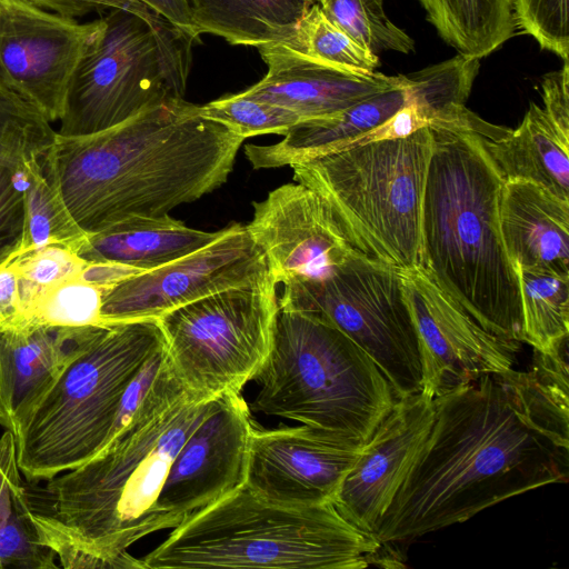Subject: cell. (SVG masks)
<instances>
[{
    "label": "cell",
    "instance_id": "6da1fadb",
    "mask_svg": "<svg viewBox=\"0 0 569 569\" xmlns=\"http://www.w3.org/2000/svg\"><path fill=\"white\" fill-rule=\"evenodd\" d=\"M569 479L568 340L526 371L489 373L433 399V421L373 537L385 547L465 522Z\"/></svg>",
    "mask_w": 569,
    "mask_h": 569
},
{
    "label": "cell",
    "instance_id": "7a4b0ae2",
    "mask_svg": "<svg viewBox=\"0 0 569 569\" xmlns=\"http://www.w3.org/2000/svg\"><path fill=\"white\" fill-rule=\"evenodd\" d=\"M219 401L181 386L166 352L139 406L97 456L48 480H24L27 515L60 567L142 569L127 549L159 531L156 502L170 465Z\"/></svg>",
    "mask_w": 569,
    "mask_h": 569
},
{
    "label": "cell",
    "instance_id": "3957f363",
    "mask_svg": "<svg viewBox=\"0 0 569 569\" xmlns=\"http://www.w3.org/2000/svg\"><path fill=\"white\" fill-rule=\"evenodd\" d=\"M244 139L176 99L93 134H57L42 164L91 233L131 217L169 214L212 192L227 182Z\"/></svg>",
    "mask_w": 569,
    "mask_h": 569
},
{
    "label": "cell",
    "instance_id": "277c9868",
    "mask_svg": "<svg viewBox=\"0 0 569 569\" xmlns=\"http://www.w3.org/2000/svg\"><path fill=\"white\" fill-rule=\"evenodd\" d=\"M429 128L420 267L487 331L522 342L519 277L499 222L505 178L486 147L508 128L477 114Z\"/></svg>",
    "mask_w": 569,
    "mask_h": 569
},
{
    "label": "cell",
    "instance_id": "5b68a950",
    "mask_svg": "<svg viewBox=\"0 0 569 569\" xmlns=\"http://www.w3.org/2000/svg\"><path fill=\"white\" fill-rule=\"evenodd\" d=\"M386 549L333 503L287 506L242 486L194 512L156 549L142 569H361Z\"/></svg>",
    "mask_w": 569,
    "mask_h": 569
},
{
    "label": "cell",
    "instance_id": "8992f818",
    "mask_svg": "<svg viewBox=\"0 0 569 569\" xmlns=\"http://www.w3.org/2000/svg\"><path fill=\"white\" fill-rule=\"evenodd\" d=\"M254 412L298 421L361 449L398 397L375 361L328 320L279 308L253 379Z\"/></svg>",
    "mask_w": 569,
    "mask_h": 569
},
{
    "label": "cell",
    "instance_id": "52a82bcc",
    "mask_svg": "<svg viewBox=\"0 0 569 569\" xmlns=\"http://www.w3.org/2000/svg\"><path fill=\"white\" fill-rule=\"evenodd\" d=\"M164 346L158 319L97 326L12 430L24 480H48L97 456L129 386Z\"/></svg>",
    "mask_w": 569,
    "mask_h": 569
},
{
    "label": "cell",
    "instance_id": "ba28073f",
    "mask_svg": "<svg viewBox=\"0 0 569 569\" xmlns=\"http://www.w3.org/2000/svg\"><path fill=\"white\" fill-rule=\"evenodd\" d=\"M431 151L428 126L291 168L293 180L325 201L353 248L410 269L421 263V213Z\"/></svg>",
    "mask_w": 569,
    "mask_h": 569
},
{
    "label": "cell",
    "instance_id": "9c48e42d",
    "mask_svg": "<svg viewBox=\"0 0 569 569\" xmlns=\"http://www.w3.org/2000/svg\"><path fill=\"white\" fill-rule=\"evenodd\" d=\"M101 21L70 79L58 136L93 134L183 99L197 39L134 0Z\"/></svg>",
    "mask_w": 569,
    "mask_h": 569
},
{
    "label": "cell",
    "instance_id": "30bf717a",
    "mask_svg": "<svg viewBox=\"0 0 569 569\" xmlns=\"http://www.w3.org/2000/svg\"><path fill=\"white\" fill-rule=\"evenodd\" d=\"M272 278L229 288L178 307L158 321L167 362L191 395H239L266 359L279 310Z\"/></svg>",
    "mask_w": 569,
    "mask_h": 569
},
{
    "label": "cell",
    "instance_id": "8fae6325",
    "mask_svg": "<svg viewBox=\"0 0 569 569\" xmlns=\"http://www.w3.org/2000/svg\"><path fill=\"white\" fill-rule=\"evenodd\" d=\"M399 268L356 250L327 277L281 287L279 308L317 315L379 367L398 399L422 391L419 339Z\"/></svg>",
    "mask_w": 569,
    "mask_h": 569
},
{
    "label": "cell",
    "instance_id": "7c38bea8",
    "mask_svg": "<svg viewBox=\"0 0 569 569\" xmlns=\"http://www.w3.org/2000/svg\"><path fill=\"white\" fill-rule=\"evenodd\" d=\"M269 278L262 250L244 226L231 223L212 243L104 289L102 322L159 319L212 293L257 284Z\"/></svg>",
    "mask_w": 569,
    "mask_h": 569
},
{
    "label": "cell",
    "instance_id": "4fadbf2b",
    "mask_svg": "<svg viewBox=\"0 0 569 569\" xmlns=\"http://www.w3.org/2000/svg\"><path fill=\"white\" fill-rule=\"evenodd\" d=\"M399 272L419 339L422 392L435 399L513 368L520 342L487 331L421 267Z\"/></svg>",
    "mask_w": 569,
    "mask_h": 569
},
{
    "label": "cell",
    "instance_id": "5bb4252c",
    "mask_svg": "<svg viewBox=\"0 0 569 569\" xmlns=\"http://www.w3.org/2000/svg\"><path fill=\"white\" fill-rule=\"evenodd\" d=\"M102 27L20 0H0V86L60 120L73 71Z\"/></svg>",
    "mask_w": 569,
    "mask_h": 569
},
{
    "label": "cell",
    "instance_id": "9a60e30c",
    "mask_svg": "<svg viewBox=\"0 0 569 569\" xmlns=\"http://www.w3.org/2000/svg\"><path fill=\"white\" fill-rule=\"evenodd\" d=\"M252 430L240 395L221 397L170 465L156 502L159 530L176 528L246 485Z\"/></svg>",
    "mask_w": 569,
    "mask_h": 569
},
{
    "label": "cell",
    "instance_id": "2e32d148",
    "mask_svg": "<svg viewBox=\"0 0 569 569\" xmlns=\"http://www.w3.org/2000/svg\"><path fill=\"white\" fill-rule=\"evenodd\" d=\"M244 227L264 253L277 288L325 278L357 250L325 201L296 181L253 202Z\"/></svg>",
    "mask_w": 569,
    "mask_h": 569
},
{
    "label": "cell",
    "instance_id": "e0dca14e",
    "mask_svg": "<svg viewBox=\"0 0 569 569\" xmlns=\"http://www.w3.org/2000/svg\"><path fill=\"white\" fill-rule=\"evenodd\" d=\"M361 449L305 426L253 429L244 486L276 503L302 507L333 503Z\"/></svg>",
    "mask_w": 569,
    "mask_h": 569
},
{
    "label": "cell",
    "instance_id": "ac0fdd59",
    "mask_svg": "<svg viewBox=\"0 0 569 569\" xmlns=\"http://www.w3.org/2000/svg\"><path fill=\"white\" fill-rule=\"evenodd\" d=\"M432 421L425 392L398 399L342 480L333 505L343 518L373 536Z\"/></svg>",
    "mask_w": 569,
    "mask_h": 569
},
{
    "label": "cell",
    "instance_id": "d6986e66",
    "mask_svg": "<svg viewBox=\"0 0 569 569\" xmlns=\"http://www.w3.org/2000/svg\"><path fill=\"white\" fill-rule=\"evenodd\" d=\"M257 49L268 71L240 93L286 108L301 121L337 114L402 80V74L386 76L319 62L282 43Z\"/></svg>",
    "mask_w": 569,
    "mask_h": 569
},
{
    "label": "cell",
    "instance_id": "ffe728a7",
    "mask_svg": "<svg viewBox=\"0 0 569 569\" xmlns=\"http://www.w3.org/2000/svg\"><path fill=\"white\" fill-rule=\"evenodd\" d=\"M499 222L515 269L569 276V201L530 181L505 180Z\"/></svg>",
    "mask_w": 569,
    "mask_h": 569
},
{
    "label": "cell",
    "instance_id": "44dd1931",
    "mask_svg": "<svg viewBox=\"0 0 569 569\" xmlns=\"http://www.w3.org/2000/svg\"><path fill=\"white\" fill-rule=\"evenodd\" d=\"M411 74L331 117L301 121L272 144H247L244 153L254 169L293 167L349 147L356 139L387 122L413 97Z\"/></svg>",
    "mask_w": 569,
    "mask_h": 569
},
{
    "label": "cell",
    "instance_id": "7402d4cb",
    "mask_svg": "<svg viewBox=\"0 0 569 569\" xmlns=\"http://www.w3.org/2000/svg\"><path fill=\"white\" fill-rule=\"evenodd\" d=\"M96 327L36 326L0 331L4 429L12 432L19 419L50 387Z\"/></svg>",
    "mask_w": 569,
    "mask_h": 569
},
{
    "label": "cell",
    "instance_id": "603a6c76",
    "mask_svg": "<svg viewBox=\"0 0 569 569\" xmlns=\"http://www.w3.org/2000/svg\"><path fill=\"white\" fill-rule=\"evenodd\" d=\"M228 227L207 232L162 217H131L87 233L77 253L87 262H113L149 271L219 239Z\"/></svg>",
    "mask_w": 569,
    "mask_h": 569
},
{
    "label": "cell",
    "instance_id": "cb8c5ba5",
    "mask_svg": "<svg viewBox=\"0 0 569 569\" xmlns=\"http://www.w3.org/2000/svg\"><path fill=\"white\" fill-rule=\"evenodd\" d=\"M486 147L506 181L537 183L569 201V120L531 102L521 123Z\"/></svg>",
    "mask_w": 569,
    "mask_h": 569
},
{
    "label": "cell",
    "instance_id": "d4e9b609",
    "mask_svg": "<svg viewBox=\"0 0 569 569\" xmlns=\"http://www.w3.org/2000/svg\"><path fill=\"white\" fill-rule=\"evenodd\" d=\"M198 36L212 33L233 46L288 43L307 0H188Z\"/></svg>",
    "mask_w": 569,
    "mask_h": 569
},
{
    "label": "cell",
    "instance_id": "484cf974",
    "mask_svg": "<svg viewBox=\"0 0 569 569\" xmlns=\"http://www.w3.org/2000/svg\"><path fill=\"white\" fill-rule=\"evenodd\" d=\"M440 38L459 54L481 59L515 33L513 0H418Z\"/></svg>",
    "mask_w": 569,
    "mask_h": 569
},
{
    "label": "cell",
    "instance_id": "4316f807",
    "mask_svg": "<svg viewBox=\"0 0 569 569\" xmlns=\"http://www.w3.org/2000/svg\"><path fill=\"white\" fill-rule=\"evenodd\" d=\"M42 159L29 163L23 170V236L18 249L6 262L50 244L67 246L77 250L87 236L47 176Z\"/></svg>",
    "mask_w": 569,
    "mask_h": 569
},
{
    "label": "cell",
    "instance_id": "83f0119b",
    "mask_svg": "<svg viewBox=\"0 0 569 569\" xmlns=\"http://www.w3.org/2000/svg\"><path fill=\"white\" fill-rule=\"evenodd\" d=\"M521 297L522 342L550 353L569 339V276L516 268Z\"/></svg>",
    "mask_w": 569,
    "mask_h": 569
},
{
    "label": "cell",
    "instance_id": "f1b7e54d",
    "mask_svg": "<svg viewBox=\"0 0 569 569\" xmlns=\"http://www.w3.org/2000/svg\"><path fill=\"white\" fill-rule=\"evenodd\" d=\"M34 107L0 86V166L14 171L47 153L57 131Z\"/></svg>",
    "mask_w": 569,
    "mask_h": 569
},
{
    "label": "cell",
    "instance_id": "f546056e",
    "mask_svg": "<svg viewBox=\"0 0 569 569\" xmlns=\"http://www.w3.org/2000/svg\"><path fill=\"white\" fill-rule=\"evenodd\" d=\"M287 44L298 52L330 66L373 72L380 67L378 54L357 43L312 3L298 22Z\"/></svg>",
    "mask_w": 569,
    "mask_h": 569
},
{
    "label": "cell",
    "instance_id": "4dcf8cb0",
    "mask_svg": "<svg viewBox=\"0 0 569 569\" xmlns=\"http://www.w3.org/2000/svg\"><path fill=\"white\" fill-rule=\"evenodd\" d=\"M319 4L336 26L376 54L415 50L413 39L386 14L383 0H321Z\"/></svg>",
    "mask_w": 569,
    "mask_h": 569
},
{
    "label": "cell",
    "instance_id": "1f68e13d",
    "mask_svg": "<svg viewBox=\"0 0 569 569\" xmlns=\"http://www.w3.org/2000/svg\"><path fill=\"white\" fill-rule=\"evenodd\" d=\"M103 290L78 278L52 286L39 292L31 302L24 328L104 325L101 318Z\"/></svg>",
    "mask_w": 569,
    "mask_h": 569
},
{
    "label": "cell",
    "instance_id": "d6a6232c",
    "mask_svg": "<svg viewBox=\"0 0 569 569\" xmlns=\"http://www.w3.org/2000/svg\"><path fill=\"white\" fill-rule=\"evenodd\" d=\"M199 114L218 121L243 138L258 134H286L301 119L280 106L256 100L241 93L230 94L199 106Z\"/></svg>",
    "mask_w": 569,
    "mask_h": 569
},
{
    "label": "cell",
    "instance_id": "836d02e7",
    "mask_svg": "<svg viewBox=\"0 0 569 569\" xmlns=\"http://www.w3.org/2000/svg\"><path fill=\"white\" fill-rule=\"evenodd\" d=\"M56 555L41 545L27 515L24 480L12 497L10 511L0 525V569L59 568Z\"/></svg>",
    "mask_w": 569,
    "mask_h": 569
},
{
    "label": "cell",
    "instance_id": "e575fe53",
    "mask_svg": "<svg viewBox=\"0 0 569 569\" xmlns=\"http://www.w3.org/2000/svg\"><path fill=\"white\" fill-rule=\"evenodd\" d=\"M10 262L21 278L27 320L29 307L36 296L62 281L77 278L86 261L71 247L50 244Z\"/></svg>",
    "mask_w": 569,
    "mask_h": 569
},
{
    "label": "cell",
    "instance_id": "d590c367",
    "mask_svg": "<svg viewBox=\"0 0 569 569\" xmlns=\"http://www.w3.org/2000/svg\"><path fill=\"white\" fill-rule=\"evenodd\" d=\"M516 28L563 61L569 56V0H513Z\"/></svg>",
    "mask_w": 569,
    "mask_h": 569
},
{
    "label": "cell",
    "instance_id": "8d00e7d4",
    "mask_svg": "<svg viewBox=\"0 0 569 569\" xmlns=\"http://www.w3.org/2000/svg\"><path fill=\"white\" fill-rule=\"evenodd\" d=\"M24 226L23 171L0 166V263L19 247Z\"/></svg>",
    "mask_w": 569,
    "mask_h": 569
},
{
    "label": "cell",
    "instance_id": "74e56055",
    "mask_svg": "<svg viewBox=\"0 0 569 569\" xmlns=\"http://www.w3.org/2000/svg\"><path fill=\"white\" fill-rule=\"evenodd\" d=\"M26 323L21 278L11 262L0 263V331L20 330Z\"/></svg>",
    "mask_w": 569,
    "mask_h": 569
},
{
    "label": "cell",
    "instance_id": "f35d334b",
    "mask_svg": "<svg viewBox=\"0 0 569 569\" xmlns=\"http://www.w3.org/2000/svg\"><path fill=\"white\" fill-rule=\"evenodd\" d=\"M23 480L13 433L6 429L0 438V525L8 516L12 497L23 486Z\"/></svg>",
    "mask_w": 569,
    "mask_h": 569
},
{
    "label": "cell",
    "instance_id": "ab89813d",
    "mask_svg": "<svg viewBox=\"0 0 569 569\" xmlns=\"http://www.w3.org/2000/svg\"><path fill=\"white\" fill-rule=\"evenodd\" d=\"M128 0H106L107 10L120 8ZM152 9L172 24L183 30L194 39H199L191 18L188 0H134Z\"/></svg>",
    "mask_w": 569,
    "mask_h": 569
},
{
    "label": "cell",
    "instance_id": "60d3db41",
    "mask_svg": "<svg viewBox=\"0 0 569 569\" xmlns=\"http://www.w3.org/2000/svg\"><path fill=\"white\" fill-rule=\"evenodd\" d=\"M139 272L142 271L124 264L86 261L77 278L87 283L107 289Z\"/></svg>",
    "mask_w": 569,
    "mask_h": 569
},
{
    "label": "cell",
    "instance_id": "b9f144b4",
    "mask_svg": "<svg viewBox=\"0 0 569 569\" xmlns=\"http://www.w3.org/2000/svg\"><path fill=\"white\" fill-rule=\"evenodd\" d=\"M39 9L76 19L92 11L107 10L106 0H20Z\"/></svg>",
    "mask_w": 569,
    "mask_h": 569
},
{
    "label": "cell",
    "instance_id": "7bdbcfd3",
    "mask_svg": "<svg viewBox=\"0 0 569 569\" xmlns=\"http://www.w3.org/2000/svg\"><path fill=\"white\" fill-rule=\"evenodd\" d=\"M0 425L4 428L6 426V415L2 405V396H1V372H0Z\"/></svg>",
    "mask_w": 569,
    "mask_h": 569
},
{
    "label": "cell",
    "instance_id": "ee69618b",
    "mask_svg": "<svg viewBox=\"0 0 569 569\" xmlns=\"http://www.w3.org/2000/svg\"><path fill=\"white\" fill-rule=\"evenodd\" d=\"M307 1H308L309 3H311V4H312V3H315V2H317V0H307Z\"/></svg>",
    "mask_w": 569,
    "mask_h": 569
}]
</instances>
